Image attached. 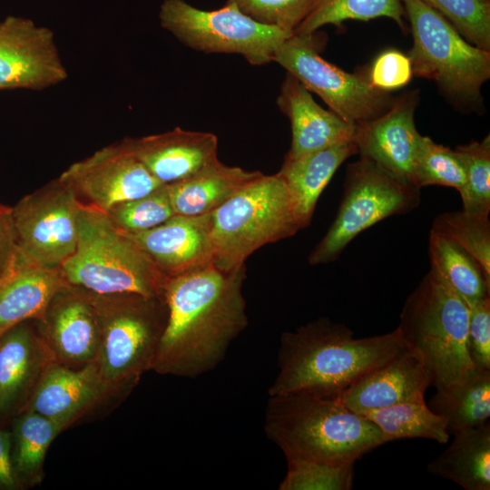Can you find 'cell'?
Returning <instances> with one entry per match:
<instances>
[{"label": "cell", "instance_id": "1", "mask_svg": "<svg viewBox=\"0 0 490 490\" xmlns=\"http://www.w3.org/2000/svg\"><path fill=\"white\" fill-rule=\"evenodd\" d=\"M245 278V266L224 271L213 264L168 278V318L152 370L196 377L213 369L248 325Z\"/></svg>", "mask_w": 490, "mask_h": 490}, {"label": "cell", "instance_id": "2", "mask_svg": "<svg viewBox=\"0 0 490 490\" xmlns=\"http://www.w3.org/2000/svg\"><path fill=\"white\" fill-rule=\"evenodd\" d=\"M405 347L397 328L386 334L358 338L344 324L318 318L282 333L279 369L269 396L339 395Z\"/></svg>", "mask_w": 490, "mask_h": 490}, {"label": "cell", "instance_id": "3", "mask_svg": "<svg viewBox=\"0 0 490 490\" xmlns=\"http://www.w3.org/2000/svg\"><path fill=\"white\" fill-rule=\"evenodd\" d=\"M264 430L287 462L356 463L387 443L380 429L346 407L338 395L269 396Z\"/></svg>", "mask_w": 490, "mask_h": 490}, {"label": "cell", "instance_id": "4", "mask_svg": "<svg viewBox=\"0 0 490 490\" xmlns=\"http://www.w3.org/2000/svg\"><path fill=\"white\" fill-rule=\"evenodd\" d=\"M60 270L67 282L101 295L135 293L163 299L168 279L104 211L83 202L75 250Z\"/></svg>", "mask_w": 490, "mask_h": 490}, {"label": "cell", "instance_id": "5", "mask_svg": "<svg viewBox=\"0 0 490 490\" xmlns=\"http://www.w3.org/2000/svg\"><path fill=\"white\" fill-rule=\"evenodd\" d=\"M209 215L212 264L224 271L241 269L258 249L304 229L279 173L263 175Z\"/></svg>", "mask_w": 490, "mask_h": 490}, {"label": "cell", "instance_id": "6", "mask_svg": "<svg viewBox=\"0 0 490 490\" xmlns=\"http://www.w3.org/2000/svg\"><path fill=\"white\" fill-rule=\"evenodd\" d=\"M468 315L466 303L432 270L404 303L397 328L420 355L435 388L474 368L466 348Z\"/></svg>", "mask_w": 490, "mask_h": 490}, {"label": "cell", "instance_id": "7", "mask_svg": "<svg viewBox=\"0 0 490 490\" xmlns=\"http://www.w3.org/2000/svg\"><path fill=\"white\" fill-rule=\"evenodd\" d=\"M100 324L95 361L109 392L127 389L152 370L164 331V299L135 293L94 294Z\"/></svg>", "mask_w": 490, "mask_h": 490}, {"label": "cell", "instance_id": "8", "mask_svg": "<svg viewBox=\"0 0 490 490\" xmlns=\"http://www.w3.org/2000/svg\"><path fill=\"white\" fill-rule=\"evenodd\" d=\"M413 46V75L434 81L458 103L478 101L490 77V51L467 42L439 13L422 0H401Z\"/></svg>", "mask_w": 490, "mask_h": 490}, {"label": "cell", "instance_id": "9", "mask_svg": "<svg viewBox=\"0 0 490 490\" xmlns=\"http://www.w3.org/2000/svg\"><path fill=\"white\" fill-rule=\"evenodd\" d=\"M420 190L368 158L350 163L336 219L311 251L309 262H332L360 232L389 216L416 209L421 201Z\"/></svg>", "mask_w": 490, "mask_h": 490}, {"label": "cell", "instance_id": "10", "mask_svg": "<svg viewBox=\"0 0 490 490\" xmlns=\"http://www.w3.org/2000/svg\"><path fill=\"white\" fill-rule=\"evenodd\" d=\"M159 19L181 44L205 54H235L252 65L273 62L277 48L293 33L259 23L233 3L202 10L184 0H164Z\"/></svg>", "mask_w": 490, "mask_h": 490}, {"label": "cell", "instance_id": "11", "mask_svg": "<svg viewBox=\"0 0 490 490\" xmlns=\"http://www.w3.org/2000/svg\"><path fill=\"white\" fill-rule=\"evenodd\" d=\"M321 43L318 31L292 34L277 48L273 62L350 123L385 113L395 99L387 92L373 87L368 77L347 73L323 59L319 54Z\"/></svg>", "mask_w": 490, "mask_h": 490}, {"label": "cell", "instance_id": "12", "mask_svg": "<svg viewBox=\"0 0 490 490\" xmlns=\"http://www.w3.org/2000/svg\"><path fill=\"white\" fill-rule=\"evenodd\" d=\"M81 201L58 177L11 207L18 252L30 262L59 269L74 253Z\"/></svg>", "mask_w": 490, "mask_h": 490}, {"label": "cell", "instance_id": "13", "mask_svg": "<svg viewBox=\"0 0 490 490\" xmlns=\"http://www.w3.org/2000/svg\"><path fill=\"white\" fill-rule=\"evenodd\" d=\"M77 195L104 211L150 193L162 183L156 180L122 141L74 162L60 176Z\"/></svg>", "mask_w": 490, "mask_h": 490}, {"label": "cell", "instance_id": "14", "mask_svg": "<svg viewBox=\"0 0 490 490\" xmlns=\"http://www.w3.org/2000/svg\"><path fill=\"white\" fill-rule=\"evenodd\" d=\"M67 77L51 29L21 16L0 22V90L39 91Z\"/></svg>", "mask_w": 490, "mask_h": 490}, {"label": "cell", "instance_id": "15", "mask_svg": "<svg viewBox=\"0 0 490 490\" xmlns=\"http://www.w3.org/2000/svg\"><path fill=\"white\" fill-rule=\"evenodd\" d=\"M34 320L54 363L72 368L95 360L100 324L93 292L65 280Z\"/></svg>", "mask_w": 490, "mask_h": 490}, {"label": "cell", "instance_id": "16", "mask_svg": "<svg viewBox=\"0 0 490 490\" xmlns=\"http://www.w3.org/2000/svg\"><path fill=\"white\" fill-rule=\"evenodd\" d=\"M417 102L416 92L395 99L382 114L357 123L354 138L360 157L412 184L414 162L422 136L414 120Z\"/></svg>", "mask_w": 490, "mask_h": 490}, {"label": "cell", "instance_id": "17", "mask_svg": "<svg viewBox=\"0 0 490 490\" xmlns=\"http://www.w3.org/2000/svg\"><path fill=\"white\" fill-rule=\"evenodd\" d=\"M430 386V377L420 355L406 346L338 396L346 407L362 415L397 404L425 401V393Z\"/></svg>", "mask_w": 490, "mask_h": 490}, {"label": "cell", "instance_id": "18", "mask_svg": "<svg viewBox=\"0 0 490 490\" xmlns=\"http://www.w3.org/2000/svg\"><path fill=\"white\" fill-rule=\"evenodd\" d=\"M124 233L167 278L212 264L209 213L175 215L147 230Z\"/></svg>", "mask_w": 490, "mask_h": 490}, {"label": "cell", "instance_id": "19", "mask_svg": "<svg viewBox=\"0 0 490 490\" xmlns=\"http://www.w3.org/2000/svg\"><path fill=\"white\" fill-rule=\"evenodd\" d=\"M109 393L95 360L77 369L53 363L38 381L24 410L41 414L66 428Z\"/></svg>", "mask_w": 490, "mask_h": 490}, {"label": "cell", "instance_id": "20", "mask_svg": "<svg viewBox=\"0 0 490 490\" xmlns=\"http://www.w3.org/2000/svg\"><path fill=\"white\" fill-rule=\"evenodd\" d=\"M128 146L161 183L184 180L218 159V138L211 132L172 131L125 138Z\"/></svg>", "mask_w": 490, "mask_h": 490}, {"label": "cell", "instance_id": "21", "mask_svg": "<svg viewBox=\"0 0 490 490\" xmlns=\"http://www.w3.org/2000/svg\"><path fill=\"white\" fill-rule=\"evenodd\" d=\"M291 124V146L285 158L295 159L326 147L353 141L356 124L318 105L294 76L287 74L278 97Z\"/></svg>", "mask_w": 490, "mask_h": 490}, {"label": "cell", "instance_id": "22", "mask_svg": "<svg viewBox=\"0 0 490 490\" xmlns=\"http://www.w3.org/2000/svg\"><path fill=\"white\" fill-rule=\"evenodd\" d=\"M28 321L0 336V413L30 397L44 371L54 363L36 323L34 327Z\"/></svg>", "mask_w": 490, "mask_h": 490}, {"label": "cell", "instance_id": "23", "mask_svg": "<svg viewBox=\"0 0 490 490\" xmlns=\"http://www.w3.org/2000/svg\"><path fill=\"white\" fill-rule=\"evenodd\" d=\"M64 282L60 268L34 264L17 250L13 264L0 276V336L19 323L40 318Z\"/></svg>", "mask_w": 490, "mask_h": 490}, {"label": "cell", "instance_id": "24", "mask_svg": "<svg viewBox=\"0 0 490 490\" xmlns=\"http://www.w3.org/2000/svg\"><path fill=\"white\" fill-rule=\"evenodd\" d=\"M263 175L216 159L191 176L165 185L176 215L199 216L211 212Z\"/></svg>", "mask_w": 490, "mask_h": 490}, {"label": "cell", "instance_id": "25", "mask_svg": "<svg viewBox=\"0 0 490 490\" xmlns=\"http://www.w3.org/2000/svg\"><path fill=\"white\" fill-rule=\"evenodd\" d=\"M356 153L357 145L349 141L295 159L285 158L278 173L288 186L304 228L309 225L318 200L338 168Z\"/></svg>", "mask_w": 490, "mask_h": 490}, {"label": "cell", "instance_id": "26", "mask_svg": "<svg viewBox=\"0 0 490 490\" xmlns=\"http://www.w3.org/2000/svg\"><path fill=\"white\" fill-rule=\"evenodd\" d=\"M453 435L451 444L427 464L428 472L466 490H489V422L457 430Z\"/></svg>", "mask_w": 490, "mask_h": 490}, {"label": "cell", "instance_id": "27", "mask_svg": "<svg viewBox=\"0 0 490 490\" xmlns=\"http://www.w3.org/2000/svg\"><path fill=\"white\" fill-rule=\"evenodd\" d=\"M436 389L427 406L446 419L449 433L489 422L490 371L472 368L458 381Z\"/></svg>", "mask_w": 490, "mask_h": 490}, {"label": "cell", "instance_id": "28", "mask_svg": "<svg viewBox=\"0 0 490 490\" xmlns=\"http://www.w3.org/2000/svg\"><path fill=\"white\" fill-rule=\"evenodd\" d=\"M428 250L434 270L466 305L490 296V279L478 262L450 239L430 231Z\"/></svg>", "mask_w": 490, "mask_h": 490}, {"label": "cell", "instance_id": "29", "mask_svg": "<svg viewBox=\"0 0 490 490\" xmlns=\"http://www.w3.org/2000/svg\"><path fill=\"white\" fill-rule=\"evenodd\" d=\"M382 432L386 442L402 438H426L447 443L446 419L434 413L426 401L406 402L363 413Z\"/></svg>", "mask_w": 490, "mask_h": 490}, {"label": "cell", "instance_id": "30", "mask_svg": "<svg viewBox=\"0 0 490 490\" xmlns=\"http://www.w3.org/2000/svg\"><path fill=\"white\" fill-rule=\"evenodd\" d=\"M64 428L36 412L24 410L14 427L13 467L17 475L32 484L41 480L44 460L53 440Z\"/></svg>", "mask_w": 490, "mask_h": 490}, {"label": "cell", "instance_id": "31", "mask_svg": "<svg viewBox=\"0 0 490 490\" xmlns=\"http://www.w3.org/2000/svg\"><path fill=\"white\" fill-rule=\"evenodd\" d=\"M401 0H318L293 34H312L327 24L339 26L347 20L368 21L378 17L394 20L405 29Z\"/></svg>", "mask_w": 490, "mask_h": 490}, {"label": "cell", "instance_id": "32", "mask_svg": "<svg viewBox=\"0 0 490 490\" xmlns=\"http://www.w3.org/2000/svg\"><path fill=\"white\" fill-rule=\"evenodd\" d=\"M455 151L466 167V182L459 191L463 211L489 219L490 212V136L457 146Z\"/></svg>", "mask_w": 490, "mask_h": 490}, {"label": "cell", "instance_id": "33", "mask_svg": "<svg viewBox=\"0 0 490 490\" xmlns=\"http://www.w3.org/2000/svg\"><path fill=\"white\" fill-rule=\"evenodd\" d=\"M465 182L466 167L457 152L421 136L413 166V183L419 189L438 185L459 191Z\"/></svg>", "mask_w": 490, "mask_h": 490}, {"label": "cell", "instance_id": "34", "mask_svg": "<svg viewBox=\"0 0 490 490\" xmlns=\"http://www.w3.org/2000/svg\"><path fill=\"white\" fill-rule=\"evenodd\" d=\"M431 230L450 239L466 250L490 279L489 219H480L463 211H447L435 218Z\"/></svg>", "mask_w": 490, "mask_h": 490}, {"label": "cell", "instance_id": "35", "mask_svg": "<svg viewBox=\"0 0 490 490\" xmlns=\"http://www.w3.org/2000/svg\"><path fill=\"white\" fill-rule=\"evenodd\" d=\"M122 231L136 233L175 216L165 184L142 197L118 203L105 211Z\"/></svg>", "mask_w": 490, "mask_h": 490}, {"label": "cell", "instance_id": "36", "mask_svg": "<svg viewBox=\"0 0 490 490\" xmlns=\"http://www.w3.org/2000/svg\"><path fill=\"white\" fill-rule=\"evenodd\" d=\"M470 44L490 51V0H422Z\"/></svg>", "mask_w": 490, "mask_h": 490}, {"label": "cell", "instance_id": "37", "mask_svg": "<svg viewBox=\"0 0 490 490\" xmlns=\"http://www.w3.org/2000/svg\"><path fill=\"white\" fill-rule=\"evenodd\" d=\"M288 471L279 490H349L353 486L355 463L328 465L287 462Z\"/></svg>", "mask_w": 490, "mask_h": 490}, {"label": "cell", "instance_id": "38", "mask_svg": "<svg viewBox=\"0 0 490 490\" xmlns=\"http://www.w3.org/2000/svg\"><path fill=\"white\" fill-rule=\"evenodd\" d=\"M255 21L294 33L318 0H227Z\"/></svg>", "mask_w": 490, "mask_h": 490}, {"label": "cell", "instance_id": "39", "mask_svg": "<svg viewBox=\"0 0 490 490\" xmlns=\"http://www.w3.org/2000/svg\"><path fill=\"white\" fill-rule=\"evenodd\" d=\"M468 306L466 348L474 368L490 371V296Z\"/></svg>", "mask_w": 490, "mask_h": 490}, {"label": "cell", "instance_id": "40", "mask_svg": "<svg viewBox=\"0 0 490 490\" xmlns=\"http://www.w3.org/2000/svg\"><path fill=\"white\" fill-rule=\"evenodd\" d=\"M412 76L409 57L399 51L388 50L376 58L368 79L373 87L388 93L405 86Z\"/></svg>", "mask_w": 490, "mask_h": 490}, {"label": "cell", "instance_id": "41", "mask_svg": "<svg viewBox=\"0 0 490 490\" xmlns=\"http://www.w3.org/2000/svg\"><path fill=\"white\" fill-rule=\"evenodd\" d=\"M16 254L11 208L0 204V276L11 267Z\"/></svg>", "mask_w": 490, "mask_h": 490}, {"label": "cell", "instance_id": "42", "mask_svg": "<svg viewBox=\"0 0 490 490\" xmlns=\"http://www.w3.org/2000/svg\"><path fill=\"white\" fill-rule=\"evenodd\" d=\"M10 449L9 433L0 429V488L4 489H11L16 485Z\"/></svg>", "mask_w": 490, "mask_h": 490}]
</instances>
